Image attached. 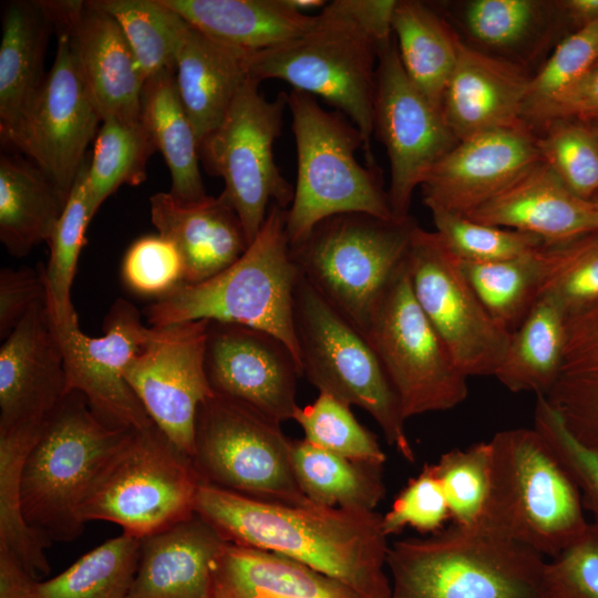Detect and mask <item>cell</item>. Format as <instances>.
<instances>
[{
    "label": "cell",
    "instance_id": "obj_1",
    "mask_svg": "<svg viewBox=\"0 0 598 598\" xmlns=\"http://www.w3.org/2000/svg\"><path fill=\"white\" fill-rule=\"evenodd\" d=\"M195 513L228 543L301 563L364 598H390L388 536L375 511L266 502L200 483Z\"/></svg>",
    "mask_w": 598,
    "mask_h": 598
},
{
    "label": "cell",
    "instance_id": "obj_2",
    "mask_svg": "<svg viewBox=\"0 0 598 598\" xmlns=\"http://www.w3.org/2000/svg\"><path fill=\"white\" fill-rule=\"evenodd\" d=\"M361 0H336L317 14L301 35L252 53L249 75L259 83L277 79L293 90L320 96L343 113L364 142L367 165L371 152L377 70L382 41L367 20Z\"/></svg>",
    "mask_w": 598,
    "mask_h": 598
},
{
    "label": "cell",
    "instance_id": "obj_3",
    "mask_svg": "<svg viewBox=\"0 0 598 598\" xmlns=\"http://www.w3.org/2000/svg\"><path fill=\"white\" fill-rule=\"evenodd\" d=\"M545 557L481 526L389 546L390 598H547Z\"/></svg>",
    "mask_w": 598,
    "mask_h": 598
},
{
    "label": "cell",
    "instance_id": "obj_4",
    "mask_svg": "<svg viewBox=\"0 0 598 598\" xmlns=\"http://www.w3.org/2000/svg\"><path fill=\"white\" fill-rule=\"evenodd\" d=\"M299 276L286 233V210L272 204L237 261L203 282L183 283L158 298L146 310L147 321L151 327L208 320L255 328L280 339L300 364L293 327Z\"/></svg>",
    "mask_w": 598,
    "mask_h": 598
},
{
    "label": "cell",
    "instance_id": "obj_5",
    "mask_svg": "<svg viewBox=\"0 0 598 598\" xmlns=\"http://www.w3.org/2000/svg\"><path fill=\"white\" fill-rule=\"evenodd\" d=\"M288 109L297 150L293 199L286 210L290 247L301 244L328 217L363 213L393 217L377 166H363L355 153L364 142L339 111H326L315 96L291 89Z\"/></svg>",
    "mask_w": 598,
    "mask_h": 598
},
{
    "label": "cell",
    "instance_id": "obj_6",
    "mask_svg": "<svg viewBox=\"0 0 598 598\" xmlns=\"http://www.w3.org/2000/svg\"><path fill=\"white\" fill-rule=\"evenodd\" d=\"M492 487L477 526L556 556L588 525L580 492L535 429H514L489 440Z\"/></svg>",
    "mask_w": 598,
    "mask_h": 598
},
{
    "label": "cell",
    "instance_id": "obj_7",
    "mask_svg": "<svg viewBox=\"0 0 598 598\" xmlns=\"http://www.w3.org/2000/svg\"><path fill=\"white\" fill-rule=\"evenodd\" d=\"M131 431L104 424L83 394L68 393L43 422L25 457L20 501L27 523L49 543L78 538L85 525L81 504Z\"/></svg>",
    "mask_w": 598,
    "mask_h": 598
},
{
    "label": "cell",
    "instance_id": "obj_8",
    "mask_svg": "<svg viewBox=\"0 0 598 598\" xmlns=\"http://www.w3.org/2000/svg\"><path fill=\"white\" fill-rule=\"evenodd\" d=\"M293 327L302 375L319 392L367 411L386 442L414 462L406 420L373 348L301 275L293 292Z\"/></svg>",
    "mask_w": 598,
    "mask_h": 598
},
{
    "label": "cell",
    "instance_id": "obj_9",
    "mask_svg": "<svg viewBox=\"0 0 598 598\" xmlns=\"http://www.w3.org/2000/svg\"><path fill=\"white\" fill-rule=\"evenodd\" d=\"M200 483L192 458L155 424L133 430L101 467L80 517L143 538L190 517Z\"/></svg>",
    "mask_w": 598,
    "mask_h": 598
},
{
    "label": "cell",
    "instance_id": "obj_10",
    "mask_svg": "<svg viewBox=\"0 0 598 598\" xmlns=\"http://www.w3.org/2000/svg\"><path fill=\"white\" fill-rule=\"evenodd\" d=\"M417 225L363 213L319 223L291 248L300 275L362 333L390 279L404 261Z\"/></svg>",
    "mask_w": 598,
    "mask_h": 598
},
{
    "label": "cell",
    "instance_id": "obj_11",
    "mask_svg": "<svg viewBox=\"0 0 598 598\" xmlns=\"http://www.w3.org/2000/svg\"><path fill=\"white\" fill-rule=\"evenodd\" d=\"M192 461L202 483L266 502H309L281 423L215 392L198 408Z\"/></svg>",
    "mask_w": 598,
    "mask_h": 598
},
{
    "label": "cell",
    "instance_id": "obj_12",
    "mask_svg": "<svg viewBox=\"0 0 598 598\" xmlns=\"http://www.w3.org/2000/svg\"><path fill=\"white\" fill-rule=\"evenodd\" d=\"M288 93L267 100L259 82L248 78L223 122L199 143L204 167L223 178L221 196L233 206L249 245L272 204L287 210L295 187L275 161L274 145L281 133Z\"/></svg>",
    "mask_w": 598,
    "mask_h": 598
},
{
    "label": "cell",
    "instance_id": "obj_13",
    "mask_svg": "<svg viewBox=\"0 0 598 598\" xmlns=\"http://www.w3.org/2000/svg\"><path fill=\"white\" fill-rule=\"evenodd\" d=\"M379 358L405 420L446 411L467 396V377L419 306L405 259L380 296L363 332Z\"/></svg>",
    "mask_w": 598,
    "mask_h": 598
},
{
    "label": "cell",
    "instance_id": "obj_14",
    "mask_svg": "<svg viewBox=\"0 0 598 598\" xmlns=\"http://www.w3.org/2000/svg\"><path fill=\"white\" fill-rule=\"evenodd\" d=\"M414 297L460 371L495 375L511 332L488 315L466 279L460 260L435 231L413 230L405 256Z\"/></svg>",
    "mask_w": 598,
    "mask_h": 598
},
{
    "label": "cell",
    "instance_id": "obj_15",
    "mask_svg": "<svg viewBox=\"0 0 598 598\" xmlns=\"http://www.w3.org/2000/svg\"><path fill=\"white\" fill-rule=\"evenodd\" d=\"M373 133L390 162L388 195L393 217L405 220L413 192L458 141L441 110L408 78L394 39L379 55Z\"/></svg>",
    "mask_w": 598,
    "mask_h": 598
},
{
    "label": "cell",
    "instance_id": "obj_16",
    "mask_svg": "<svg viewBox=\"0 0 598 598\" xmlns=\"http://www.w3.org/2000/svg\"><path fill=\"white\" fill-rule=\"evenodd\" d=\"M51 320L63 353L68 393L83 394L93 413L111 427L143 430L153 425L125 380L127 365L153 331L144 326L137 309L117 299L100 337L83 333L78 315L64 321Z\"/></svg>",
    "mask_w": 598,
    "mask_h": 598
},
{
    "label": "cell",
    "instance_id": "obj_17",
    "mask_svg": "<svg viewBox=\"0 0 598 598\" xmlns=\"http://www.w3.org/2000/svg\"><path fill=\"white\" fill-rule=\"evenodd\" d=\"M55 32V58L44 84L23 123L2 144L24 154L69 195L102 117L68 34Z\"/></svg>",
    "mask_w": 598,
    "mask_h": 598
},
{
    "label": "cell",
    "instance_id": "obj_18",
    "mask_svg": "<svg viewBox=\"0 0 598 598\" xmlns=\"http://www.w3.org/2000/svg\"><path fill=\"white\" fill-rule=\"evenodd\" d=\"M208 320L152 327L125 380L153 423L190 458L200 404L214 394L205 369Z\"/></svg>",
    "mask_w": 598,
    "mask_h": 598
},
{
    "label": "cell",
    "instance_id": "obj_19",
    "mask_svg": "<svg viewBox=\"0 0 598 598\" xmlns=\"http://www.w3.org/2000/svg\"><path fill=\"white\" fill-rule=\"evenodd\" d=\"M205 369L216 394L241 402L282 423L298 410L301 368L277 337L255 328L209 321Z\"/></svg>",
    "mask_w": 598,
    "mask_h": 598
},
{
    "label": "cell",
    "instance_id": "obj_20",
    "mask_svg": "<svg viewBox=\"0 0 598 598\" xmlns=\"http://www.w3.org/2000/svg\"><path fill=\"white\" fill-rule=\"evenodd\" d=\"M540 161L537 134L526 122L473 135L431 169L420 186L423 202L465 216Z\"/></svg>",
    "mask_w": 598,
    "mask_h": 598
},
{
    "label": "cell",
    "instance_id": "obj_21",
    "mask_svg": "<svg viewBox=\"0 0 598 598\" xmlns=\"http://www.w3.org/2000/svg\"><path fill=\"white\" fill-rule=\"evenodd\" d=\"M54 28L69 37L102 121L141 120L145 79L116 20L90 0L47 1Z\"/></svg>",
    "mask_w": 598,
    "mask_h": 598
},
{
    "label": "cell",
    "instance_id": "obj_22",
    "mask_svg": "<svg viewBox=\"0 0 598 598\" xmlns=\"http://www.w3.org/2000/svg\"><path fill=\"white\" fill-rule=\"evenodd\" d=\"M66 394L63 353L45 298L0 348V427L41 424Z\"/></svg>",
    "mask_w": 598,
    "mask_h": 598
},
{
    "label": "cell",
    "instance_id": "obj_23",
    "mask_svg": "<svg viewBox=\"0 0 598 598\" xmlns=\"http://www.w3.org/2000/svg\"><path fill=\"white\" fill-rule=\"evenodd\" d=\"M529 79L522 66L461 40L441 102L443 117L456 140L525 122Z\"/></svg>",
    "mask_w": 598,
    "mask_h": 598
},
{
    "label": "cell",
    "instance_id": "obj_24",
    "mask_svg": "<svg viewBox=\"0 0 598 598\" xmlns=\"http://www.w3.org/2000/svg\"><path fill=\"white\" fill-rule=\"evenodd\" d=\"M151 219L169 240L184 265V283L203 282L224 271L249 243L239 216L221 196L181 199L169 192L150 198Z\"/></svg>",
    "mask_w": 598,
    "mask_h": 598
},
{
    "label": "cell",
    "instance_id": "obj_25",
    "mask_svg": "<svg viewBox=\"0 0 598 598\" xmlns=\"http://www.w3.org/2000/svg\"><path fill=\"white\" fill-rule=\"evenodd\" d=\"M557 244L598 230V207L570 192L543 161L492 199L465 215Z\"/></svg>",
    "mask_w": 598,
    "mask_h": 598
},
{
    "label": "cell",
    "instance_id": "obj_26",
    "mask_svg": "<svg viewBox=\"0 0 598 598\" xmlns=\"http://www.w3.org/2000/svg\"><path fill=\"white\" fill-rule=\"evenodd\" d=\"M225 543L196 513L140 538L126 598H212L214 565Z\"/></svg>",
    "mask_w": 598,
    "mask_h": 598
},
{
    "label": "cell",
    "instance_id": "obj_27",
    "mask_svg": "<svg viewBox=\"0 0 598 598\" xmlns=\"http://www.w3.org/2000/svg\"><path fill=\"white\" fill-rule=\"evenodd\" d=\"M53 31L47 1L14 0L4 6L0 44L2 143L23 123L44 84V56Z\"/></svg>",
    "mask_w": 598,
    "mask_h": 598
},
{
    "label": "cell",
    "instance_id": "obj_28",
    "mask_svg": "<svg viewBox=\"0 0 598 598\" xmlns=\"http://www.w3.org/2000/svg\"><path fill=\"white\" fill-rule=\"evenodd\" d=\"M140 538L122 534L82 555L48 580L30 576L0 551V598H126L134 579Z\"/></svg>",
    "mask_w": 598,
    "mask_h": 598
},
{
    "label": "cell",
    "instance_id": "obj_29",
    "mask_svg": "<svg viewBox=\"0 0 598 598\" xmlns=\"http://www.w3.org/2000/svg\"><path fill=\"white\" fill-rule=\"evenodd\" d=\"M212 598H364L290 558L226 542L213 570Z\"/></svg>",
    "mask_w": 598,
    "mask_h": 598
},
{
    "label": "cell",
    "instance_id": "obj_30",
    "mask_svg": "<svg viewBox=\"0 0 598 598\" xmlns=\"http://www.w3.org/2000/svg\"><path fill=\"white\" fill-rule=\"evenodd\" d=\"M250 55L189 27L177 56L175 82L199 143L223 122L250 78Z\"/></svg>",
    "mask_w": 598,
    "mask_h": 598
},
{
    "label": "cell",
    "instance_id": "obj_31",
    "mask_svg": "<svg viewBox=\"0 0 598 598\" xmlns=\"http://www.w3.org/2000/svg\"><path fill=\"white\" fill-rule=\"evenodd\" d=\"M193 28L226 45L257 53L287 41L316 22L288 0H163Z\"/></svg>",
    "mask_w": 598,
    "mask_h": 598
},
{
    "label": "cell",
    "instance_id": "obj_32",
    "mask_svg": "<svg viewBox=\"0 0 598 598\" xmlns=\"http://www.w3.org/2000/svg\"><path fill=\"white\" fill-rule=\"evenodd\" d=\"M69 195L34 163L18 155L0 157V240L14 257L49 240Z\"/></svg>",
    "mask_w": 598,
    "mask_h": 598
},
{
    "label": "cell",
    "instance_id": "obj_33",
    "mask_svg": "<svg viewBox=\"0 0 598 598\" xmlns=\"http://www.w3.org/2000/svg\"><path fill=\"white\" fill-rule=\"evenodd\" d=\"M543 396L579 442L598 447V302L567 317L561 365Z\"/></svg>",
    "mask_w": 598,
    "mask_h": 598
},
{
    "label": "cell",
    "instance_id": "obj_34",
    "mask_svg": "<svg viewBox=\"0 0 598 598\" xmlns=\"http://www.w3.org/2000/svg\"><path fill=\"white\" fill-rule=\"evenodd\" d=\"M141 120L169 169V193L186 200L205 197L199 142L181 101L174 71L162 70L145 81Z\"/></svg>",
    "mask_w": 598,
    "mask_h": 598
},
{
    "label": "cell",
    "instance_id": "obj_35",
    "mask_svg": "<svg viewBox=\"0 0 598 598\" xmlns=\"http://www.w3.org/2000/svg\"><path fill=\"white\" fill-rule=\"evenodd\" d=\"M392 33L410 81L441 110L446 84L457 61L461 39L429 4L398 1Z\"/></svg>",
    "mask_w": 598,
    "mask_h": 598
},
{
    "label": "cell",
    "instance_id": "obj_36",
    "mask_svg": "<svg viewBox=\"0 0 598 598\" xmlns=\"http://www.w3.org/2000/svg\"><path fill=\"white\" fill-rule=\"evenodd\" d=\"M567 313L550 295H542L522 323L511 332L495 375L512 392L545 395L563 360Z\"/></svg>",
    "mask_w": 598,
    "mask_h": 598
},
{
    "label": "cell",
    "instance_id": "obj_37",
    "mask_svg": "<svg viewBox=\"0 0 598 598\" xmlns=\"http://www.w3.org/2000/svg\"><path fill=\"white\" fill-rule=\"evenodd\" d=\"M291 465L302 493L313 504L374 511L385 495L383 465L352 461L291 440Z\"/></svg>",
    "mask_w": 598,
    "mask_h": 598
},
{
    "label": "cell",
    "instance_id": "obj_38",
    "mask_svg": "<svg viewBox=\"0 0 598 598\" xmlns=\"http://www.w3.org/2000/svg\"><path fill=\"white\" fill-rule=\"evenodd\" d=\"M43 423L0 427V551L10 554L33 578L50 573L44 549L51 544L24 519L20 481L25 457Z\"/></svg>",
    "mask_w": 598,
    "mask_h": 598
},
{
    "label": "cell",
    "instance_id": "obj_39",
    "mask_svg": "<svg viewBox=\"0 0 598 598\" xmlns=\"http://www.w3.org/2000/svg\"><path fill=\"white\" fill-rule=\"evenodd\" d=\"M121 27L145 81L162 70L175 72L189 23L163 0H90Z\"/></svg>",
    "mask_w": 598,
    "mask_h": 598
},
{
    "label": "cell",
    "instance_id": "obj_40",
    "mask_svg": "<svg viewBox=\"0 0 598 598\" xmlns=\"http://www.w3.org/2000/svg\"><path fill=\"white\" fill-rule=\"evenodd\" d=\"M155 151L142 120L102 121L85 181L92 216L120 186H137L146 179L147 161Z\"/></svg>",
    "mask_w": 598,
    "mask_h": 598
},
{
    "label": "cell",
    "instance_id": "obj_41",
    "mask_svg": "<svg viewBox=\"0 0 598 598\" xmlns=\"http://www.w3.org/2000/svg\"><path fill=\"white\" fill-rule=\"evenodd\" d=\"M542 247L524 256L497 261L460 260L466 279L488 315L508 332L522 323L540 296Z\"/></svg>",
    "mask_w": 598,
    "mask_h": 598
},
{
    "label": "cell",
    "instance_id": "obj_42",
    "mask_svg": "<svg viewBox=\"0 0 598 598\" xmlns=\"http://www.w3.org/2000/svg\"><path fill=\"white\" fill-rule=\"evenodd\" d=\"M91 156H86L68 197L65 208L48 240L50 255L43 269L47 307L51 318L64 321L76 311L71 301V288L76 272L85 233L93 218L86 193V171Z\"/></svg>",
    "mask_w": 598,
    "mask_h": 598
},
{
    "label": "cell",
    "instance_id": "obj_43",
    "mask_svg": "<svg viewBox=\"0 0 598 598\" xmlns=\"http://www.w3.org/2000/svg\"><path fill=\"white\" fill-rule=\"evenodd\" d=\"M540 252V296L554 297L567 317L598 302V230L557 244H544Z\"/></svg>",
    "mask_w": 598,
    "mask_h": 598
},
{
    "label": "cell",
    "instance_id": "obj_44",
    "mask_svg": "<svg viewBox=\"0 0 598 598\" xmlns=\"http://www.w3.org/2000/svg\"><path fill=\"white\" fill-rule=\"evenodd\" d=\"M432 468L444 492L452 524L460 527L477 526L492 487L491 442L451 450L432 464Z\"/></svg>",
    "mask_w": 598,
    "mask_h": 598
},
{
    "label": "cell",
    "instance_id": "obj_45",
    "mask_svg": "<svg viewBox=\"0 0 598 598\" xmlns=\"http://www.w3.org/2000/svg\"><path fill=\"white\" fill-rule=\"evenodd\" d=\"M293 420L303 431L305 440L342 457L383 465L386 456L377 437L353 415L350 405L319 392L310 404L298 408Z\"/></svg>",
    "mask_w": 598,
    "mask_h": 598
},
{
    "label": "cell",
    "instance_id": "obj_46",
    "mask_svg": "<svg viewBox=\"0 0 598 598\" xmlns=\"http://www.w3.org/2000/svg\"><path fill=\"white\" fill-rule=\"evenodd\" d=\"M554 9L556 2L538 0H471L463 6L462 20L481 45L509 52L534 38Z\"/></svg>",
    "mask_w": 598,
    "mask_h": 598
},
{
    "label": "cell",
    "instance_id": "obj_47",
    "mask_svg": "<svg viewBox=\"0 0 598 598\" xmlns=\"http://www.w3.org/2000/svg\"><path fill=\"white\" fill-rule=\"evenodd\" d=\"M542 161L575 195L591 200L598 195V135L585 123L557 118L539 127Z\"/></svg>",
    "mask_w": 598,
    "mask_h": 598
},
{
    "label": "cell",
    "instance_id": "obj_48",
    "mask_svg": "<svg viewBox=\"0 0 598 598\" xmlns=\"http://www.w3.org/2000/svg\"><path fill=\"white\" fill-rule=\"evenodd\" d=\"M598 61V22L563 39L545 64L530 75L523 120L530 123L577 83Z\"/></svg>",
    "mask_w": 598,
    "mask_h": 598
},
{
    "label": "cell",
    "instance_id": "obj_49",
    "mask_svg": "<svg viewBox=\"0 0 598 598\" xmlns=\"http://www.w3.org/2000/svg\"><path fill=\"white\" fill-rule=\"evenodd\" d=\"M435 233L461 261L489 262L516 258L542 247L537 236L473 220L442 209H430Z\"/></svg>",
    "mask_w": 598,
    "mask_h": 598
},
{
    "label": "cell",
    "instance_id": "obj_50",
    "mask_svg": "<svg viewBox=\"0 0 598 598\" xmlns=\"http://www.w3.org/2000/svg\"><path fill=\"white\" fill-rule=\"evenodd\" d=\"M534 429L545 439L576 483L584 507L598 526V447L579 442L543 395H537Z\"/></svg>",
    "mask_w": 598,
    "mask_h": 598
},
{
    "label": "cell",
    "instance_id": "obj_51",
    "mask_svg": "<svg viewBox=\"0 0 598 598\" xmlns=\"http://www.w3.org/2000/svg\"><path fill=\"white\" fill-rule=\"evenodd\" d=\"M122 278L135 293L162 298L184 283V265L175 246L161 235L135 240L122 262Z\"/></svg>",
    "mask_w": 598,
    "mask_h": 598
},
{
    "label": "cell",
    "instance_id": "obj_52",
    "mask_svg": "<svg viewBox=\"0 0 598 598\" xmlns=\"http://www.w3.org/2000/svg\"><path fill=\"white\" fill-rule=\"evenodd\" d=\"M450 519L446 498L432 464L412 477L382 515V528L389 537L412 527L422 534H435Z\"/></svg>",
    "mask_w": 598,
    "mask_h": 598
},
{
    "label": "cell",
    "instance_id": "obj_53",
    "mask_svg": "<svg viewBox=\"0 0 598 598\" xmlns=\"http://www.w3.org/2000/svg\"><path fill=\"white\" fill-rule=\"evenodd\" d=\"M544 586L547 598H598V526L588 523L546 561Z\"/></svg>",
    "mask_w": 598,
    "mask_h": 598
},
{
    "label": "cell",
    "instance_id": "obj_54",
    "mask_svg": "<svg viewBox=\"0 0 598 598\" xmlns=\"http://www.w3.org/2000/svg\"><path fill=\"white\" fill-rule=\"evenodd\" d=\"M43 266L0 271V337L6 339L28 312L47 298Z\"/></svg>",
    "mask_w": 598,
    "mask_h": 598
},
{
    "label": "cell",
    "instance_id": "obj_55",
    "mask_svg": "<svg viewBox=\"0 0 598 598\" xmlns=\"http://www.w3.org/2000/svg\"><path fill=\"white\" fill-rule=\"evenodd\" d=\"M592 115H598V61L577 83L549 104L529 126L535 130L553 120H580Z\"/></svg>",
    "mask_w": 598,
    "mask_h": 598
},
{
    "label": "cell",
    "instance_id": "obj_56",
    "mask_svg": "<svg viewBox=\"0 0 598 598\" xmlns=\"http://www.w3.org/2000/svg\"><path fill=\"white\" fill-rule=\"evenodd\" d=\"M557 6L577 29L598 22V0H563Z\"/></svg>",
    "mask_w": 598,
    "mask_h": 598
},
{
    "label": "cell",
    "instance_id": "obj_57",
    "mask_svg": "<svg viewBox=\"0 0 598 598\" xmlns=\"http://www.w3.org/2000/svg\"><path fill=\"white\" fill-rule=\"evenodd\" d=\"M289 3L297 10L305 12L307 9L324 8L328 2L323 0H288Z\"/></svg>",
    "mask_w": 598,
    "mask_h": 598
},
{
    "label": "cell",
    "instance_id": "obj_58",
    "mask_svg": "<svg viewBox=\"0 0 598 598\" xmlns=\"http://www.w3.org/2000/svg\"><path fill=\"white\" fill-rule=\"evenodd\" d=\"M578 121L585 123L587 126L594 130L598 135V115L588 116L585 118H580Z\"/></svg>",
    "mask_w": 598,
    "mask_h": 598
},
{
    "label": "cell",
    "instance_id": "obj_59",
    "mask_svg": "<svg viewBox=\"0 0 598 598\" xmlns=\"http://www.w3.org/2000/svg\"><path fill=\"white\" fill-rule=\"evenodd\" d=\"M591 200H594V202H595V204H596V205H597V207H598V195H596V196H595V197H594V198H592Z\"/></svg>",
    "mask_w": 598,
    "mask_h": 598
}]
</instances>
